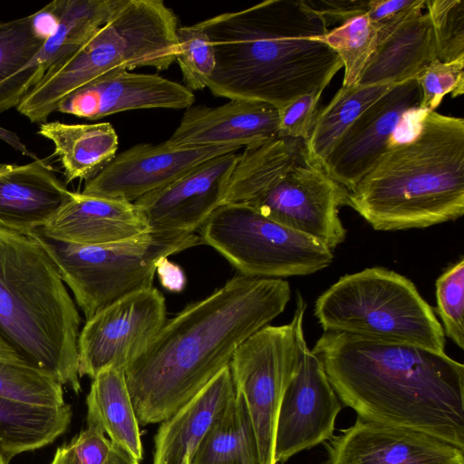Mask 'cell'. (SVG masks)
Instances as JSON below:
<instances>
[{
	"instance_id": "cell-1",
	"label": "cell",
	"mask_w": 464,
	"mask_h": 464,
	"mask_svg": "<svg viewBox=\"0 0 464 464\" xmlns=\"http://www.w3.org/2000/svg\"><path fill=\"white\" fill-rule=\"evenodd\" d=\"M281 278L237 275L166 323L125 370L140 425L160 423L229 366L236 349L285 308Z\"/></svg>"
},
{
	"instance_id": "cell-2",
	"label": "cell",
	"mask_w": 464,
	"mask_h": 464,
	"mask_svg": "<svg viewBox=\"0 0 464 464\" xmlns=\"http://www.w3.org/2000/svg\"><path fill=\"white\" fill-rule=\"evenodd\" d=\"M312 351L359 418L464 449V365L445 352L339 332H324Z\"/></svg>"
},
{
	"instance_id": "cell-3",
	"label": "cell",
	"mask_w": 464,
	"mask_h": 464,
	"mask_svg": "<svg viewBox=\"0 0 464 464\" xmlns=\"http://www.w3.org/2000/svg\"><path fill=\"white\" fill-rule=\"evenodd\" d=\"M199 24L215 50L207 87L218 97L280 109L323 92L343 67L338 54L317 40L329 28L303 0H266Z\"/></svg>"
},
{
	"instance_id": "cell-4",
	"label": "cell",
	"mask_w": 464,
	"mask_h": 464,
	"mask_svg": "<svg viewBox=\"0 0 464 464\" xmlns=\"http://www.w3.org/2000/svg\"><path fill=\"white\" fill-rule=\"evenodd\" d=\"M375 230L427 227L464 214V120L426 112L349 191Z\"/></svg>"
},
{
	"instance_id": "cell-5",
	"label": "cell",
	"mask_w": 464,
	"mask_h": 464,
	"mask_svg": "<svg viewBox=\"0 0 464 464\" xmlns=\"http://www.w3.org/2000/svg\"><path fill=\"white\" fill-rule=\"evenodd\" d=\"M79 309L45 250L31 236L0 230V332L75 393Z\"/></svg>"
},
{
	"instance_id": "cell-6",
	"label": "cell",
	"mask_w": 464,
	"mask_h": 464,
	"mask_svg": "<svg viewBox=\"0 0 464 464\" xmlns=\"http://www.w3.org/2000/svg\"><path fill=\"white\" fill-rule=\"evenodd\" d=\"M178 20L160 0H121L107 21L72 54L52 66L16 110L43 124L75 90L108 72L168 69L177 58Z\"/></svg>"
},
{
	"instance_id": "cell-7",
	"label": "cell",
	"mask_w": 464,
	"mask_h": 464,
	"mask_svg": "<svg viewBox=\"0 0 464 464\" xmlns=\"http://www.w3.org/2000/svg\"><path fill=\"white\" fill-rule=\"evenodd\" d=\"M314 315L324 332L444 353L445 334L432 307L410 279L383 267L342 276L316 299Z\"/></svg>"
},
{
	"instance_id": "cell-8",
	"label": "cell",
	"mask_w": 464,
	"mask_h": 464,
	"mask_svg": "<svg viewBox=\"0 0 464 464\" xmlns=\"http://www.w3.org/2000/svg\"><path fill=\"white\" fill-rule=\"evenodd\" d=\"M29 236L51 257L86 320L130 294L152 287L161 260L202 243L196 233L150 230L92 246L57 242L37 229Z\"/></svg>"
},
{
	"instance_id": "cell-9",
	"label": "cell",
	"mask_w": 464,
	"mask_h": 464,
	"mask_svg": "<svg viewBox=\"0 0 464 464\" xmlns=\"http://www.w3.org/2000/svg\"><path fill=\"white\" fill-rule=\"evenodd\" d=\"M199 229L202 243L248 277L305 276L327 267L334 260L333 250L323 243L246 204L219 206Z\"/></svg>"
},
{
	"instance_id": "cell-10",
	"label": "cell",
	"mask_w": 464,
	"mask_h": 464,
	"mask_svg": "<svg viewBox=\"0 0 464 464\" xmlns=\"http://www.w3.org/2000/svg\"><path fill=\"white\" fill-rule=\"evenodd\" d=\"M306 303L298 292L292 321L268 325L247 337L235 351L229 369L244 398L256 431L261 464H276L275 432L284 392L300 361Z\"/></svg>"
},
{
	"instance_id": "cell-11",
	"label": "cell",
	"mask_w": 464,
	"mask_h": 464,
	"mask_svg": "<svg viewBox=\"0 0 464 464\" xmlns=\"http://www.w3.org/2000/svg\"><path fill=\"white\" fill-rule=\"evenodd\" d=\"M246 205L334 250L346 237L338 209L349 190L309 162L304 153Z\"/></svg>"
},
{
	"instance_id": "cell-12",
	"label": "cell",
	"mask_w": 464,
	"mask_h": 464,
	"mask_svg": "<svg viewBox=\"0 0 464 464\" xmlns=\"http://www.w3.org/2000/svg\"><path fill=\"white\" fill-rule=\"evenodd\" d=\"M167 321L163 295L155 287L130 294L86 320L78 337V372L92 380L102 371L125 372Z\"/></svg>"
},
{
	"instance_id": "cell-13",
	"label": "cell",
	"mask_w": 464,
	"mask_h": 464,
	"mask_svg": "<svg viewBox=\"0 0 464 464\" xmlns=\"http://www.w3.org/2000/svg\"><path fill=\"white\" fill-rule=\"evenodd\" d=\"M421 91L416 78L393 85L346 130L324 164V170L349 191L397 142L406 123L420 119Z\"/></svg>"
},
{
	"instance_id": "cell-14",
	"label": "cell",
	"mask_w": 464,
	"mask_h": 464,
	"mask_svg": "<svg viewBox=\"0 0 464 464\" xmlns=\"http://www.w3.org/2000/svg\"><path fill=\"white\" fill-rule=\"evenodd\" d=\"M342 410L321 359L302 342L298 368L289 382L278 410L274 458L285 463L294 455L334 436Z\"/></svg>"
},
{
	"instance_id": "cell-15",
	"label": "cell",
	"mask_w": 464,
	"mask_h": 464,
	"mask_svg": "<svg viewBox=\"0 0 464 464\" xmlns=\"http://www.w3.org/2000/svg\"><path fill=\"white\" fill-rule=\"evenodd\" d=\"M239 149L234 145L180 147L168 140L137 144L116 155L102 171L86 180L82 193L134 202L201 163Z\"/></svg>"
},
{
	"instance_id": "cell-16",
	"label": "cell",
	"mask_w": 464,
	"mask_h": 464,
	"mask_svg": "<svg viewBox=\"0 0 464 464\" xmlns=\"http://www.w3.org/2000/svg\"><path fill=\"white\" fill-rule=\"evenodd\" d=\"M237 152L212 158L134 201L150 230L195 233L200 228L222 204L240 156Z\"/></svg>"
},
{
	"instance_id": "cell-17",
	"label": "cell",
	"mask_w": 464,
	"mask_h": 464,
	"mask_svg": "<svg viewBox=\"0 0 464 464\" xmlns=\"http://www.w3.org/2000/svg\"><path fill=\"white\" fill-rule=\"evenodd\" d=\"M327 441L329 464H464V449L450 441L359 417Z\"/></svg>"
},
{
	"instance_id": "cell-18",
	"label": "cell",
	"mask_w": 464,
	"mask_h": 464,
	"mask_svg": "<svg viewBox=\"0 0 464 464\" xmlns=\"http://www.w3.org/2000/svg\"><path fill=\"white\" fill-rule=\"evenodd\" d=\"M194 101L192 91L176 82L117 69L72 92L56 111L93 121L131 110L188 109Z\"/></svg>"
},
{
	"instance_id": "cell-19",
	"label": "cell",
	"mask_w": 464,
	"mask_h": 464,
	"mask_svg": "<svg viewBox=\"0 0 464 464\" xmlns=\"http://www.w3.org/2000/svg\"><path fill=\"white\" fill-rule=\"evenodd\" d=\"M121 0H55L46 6L54 25L34 57L0 86V112L16 108L55 63L75 53Z\"/></svg>"
},
{
	"instance_id": "cell-20",
	"label": "cell",
	"mask_w": 464,
	"mask_h": 464,
	"mask_svg": "<svg viewBox=\"0 0 464 464\" xmlns=\"http://www.w3.org/2000/svg\"><path fill=\"white\" fill-rule=\"evenodd\" d=\"M278 138V108L263 102L230 100L218 107L188 108L167 140L180 147L242 148Z\"/></svg>"
},
{
	"instance_id": "cell-21",
	"label": "cell",
	"mask_w": 464,
	"mask_h": 464,
	"mask_svg": "<svg viewBox=\"0 0 464 464\" xmlns=\"http://www.w3.org/2000/svg\"><path fill=\"white\" fill-rule=\"evenodd\" d=\"M37 230L57 242L92 246L137 237L149 232L150 227L133 202L72 192Z\"/></svg>"
},
{
	"instance_id": "cell-22",
	"label": "cell",
	"mask_w": 464,
	"mask_h": 464,
	"mask_svg": "<svg viewBox=\"0 0 464 464\" xmlns=\"http://www.w3.org/2000/svg\"><path fill=\"white\" fill-rule=\"evenodd\" d=\"M72 193L40 159L0 165V230L29 236L44 227Z\"/></svg>"
},
{
	"instance_id": "cell-23",
	"label": "cell",
	"mask_w": 464,
	"mask_h": 464,
	"mask_svg": "<svg viewBox=\"0 0 464 464\" xmlns=\"http://www.w3.org/2000/svg\"><path fill=\"white\" fill-rule=\"evenodd\" d=\"M229 366L168 419L155 434L152 464H190L207 432L233 394Z\"/></svg>"
},
{
	"instance_id": "cell-24",
	"label": "cell",
	"mask_w": 464,
	"mask_h": 464,
	"mask_svg": "<svg viewBox=\"0 0 464 464\" xmlns=\"http://www.w3.org/2000/svg\"><path fill=\"white\" fill-rule=\"evenodd\" d=\"M437 59L428 13L413 15L393 29L378 31L375 48L358 85L396 84L416 78Z\"/></svg>"
},
{
	"instance_id": "cell-25",
	"label": "cell",
	"mask_w": 464,
	"mask_h": 464,
	"mask_svg": "<svg viewBox=\"0 0 464 464\" xmlns=\"http://www.w3.org/2000/svg\"><path fill=\"white\" fill-rule=\"evenodd\" d=\"M38 134L51 140L64 169L66 183L88 180L116 156L118 135L109 122L69 124L50 121L40 125Z\"/></svg>"
},
{
	"instance_id": "cell-26",
	"label": "cell",
	"mask_w": 464,
	"mask_h": 464,
	"mask_svg": "<svg viewBox=\"0 0 464 464\" xmlns=\"http://www.w3.org/2000/svg\"><path fill=\"white\" fill-rule=\"evenodd\" d=\"M86 405L87 424L101 429L114 445L140 462L143 447L140 423L125 372L108 368L99 372L92 379Z\"/></svg>"
},
{
	"instance_id": "cell-27",
	"label": "cell",
	"mask_w": 464,
	"mask_h": 464,
	"mask_svg": "<svg viewBox=\"0 0 464 464\" xmlns=\"http://www.w3.org/2000/svg\"><path fill=\"white\" fill-rule=\"evenodd\" d=\"M72 408L28 404L0 397V453L9 459L55 440L68 429Z\"/></svg>"
},
{
	"instance_id": "cell-28",
	"label": "cell",
	"mask_w": 464,
	"mask_h": 464,
	"mask_svg": "<svg viewBox=\"0 0 464 464\" xmlns=\"http://www.w3.org/2000/svg\"><path fill=\"white\" fill-rule=\"evenodd\" d=\"M304 153V141L278 138L245 147L231 173L222 204H246Z\"/></svg>"
},
{
	"instance_id": "cell-29",
	"label": "cell",
	"mask_w": 464,
	"mask_h": 464,
	"mask_svg": "<svg viewBox=\"0 0 464 464\" xmlns=\"http://www.w3.org/2000/svg\"><path fill=\"white\" fill-rule=\"evenodd\" d=\"M190 464H261L249 411L236 389L197 449Z\"/></svg>"
},
{
	"instance_id": "cell-30",
	"label": "cell",
	"mask_w": 464,
	"mask_h": 464,
	"mask_svg": "<svg viewBox=\"0 0 464 464\" xmlns=\"http://www.w3.org/2000/svg\"><path fill=\"white\" fill-rule=\"evenodd\" d=\"M393 85L342 86L331 102L318 111L310 136L304 141L305 156L309 162L323 169L346 130Z\"/></svg>"
},
{
	"instance_id": "cell-31",
	"label": "cell",
	"mask_w": 464,
	"mask_h": 464,
	"mask_svg": "<svg viewBox=\"0 0 464 464\" xmlns=\"http://www.w3.org/2000/svg\"><path fill=\"white\" fill-rule=\"evenodd\" d=\"M0 397L28 404H65L63 385L38 367L0 332Z\"/></svg>"
},
{
	"instance_id": "cell-32",
	"label": "cell",
	"mask_w": 464,
	"mask_h": 464,
	"mask_svg": "<svg viewBox=\"0 0 464 464\" xmlns=\"http://www.w3.org/2000/svg\"><path fill=\"white\" fill-rule=\"evenodd\" d=\"M53 23L40 11L0 23V86L24 68L38 53Z\"/></svg>"
},
{
	"instance_id": "cell-33",
	"label": "cell",
	"mask_w": 464,
	"mask_h": 464,
	"mask_svg": "<svg viewBox=\"0 0 464 464\" xmlns=\"http://www.w3.org/2000/svg\"><path fill=\"white\" fill-rule=\"evenodd\" d=\"M377 26L366 14L353 17L318 38L333 49L344 68L343 86L356 85L377 43Z\"/></svg>"
},
{
	"instance_id": "cell-34",
	"label": "cell",
	"mask_w": 464,
	"mask_h": 464,
	"mask_svg": "<svg viewBox=\"0 0 464 464\" xmlns=\"http://www.w3.org/2000/svg\"><path fill=\"white\" fill-rule=\"evenodd\" d=\"M177 58L184 81L189 90H201L216 65L213 44L199 22L177 29Z\"/></svg>"
},
{
	"instance_id": "cell-35",
	"label": "cell",
	"mask_w": 464,
	"mask_h": 464,
	"mask_svg": "<svg viewBox=\"0 0 464 464\" xmlns=\"http://www.w3.org/2000/svg\"><path fill=\"white\" fill-rule=\"evenodd\" d=\"M436 45L441 62L464 58V1L425 0Z\"/></svg>"
},
{
	"instance_id": "cell-36",
	"label": "cell",
	"mask_w": 464,
	"mask_h": 464,
	"mask_svg": "<svg viewBox=\"0 0 464 464\" xmlns=\"http://www.w3.org/2000/svg\"><path fill=\"white\" fill-rule=\"evenodd\" d=\"M437 312L443 332L464 348V259L448 268L436 280Z\"/></svg>"
},
{
	"instance_id": "cell-37",
	"label": "cell",
	"mask_w": 464,
	"mask_h": 464,
	"mask_svg": "<svg viewBox=\"0 0 464 464\" xmlns=\"http://www.w3.org/2000/svg\"><path fill=\"white\" fill-rule=\"evenodd\" d=\"M421 91L420 110L434 111L444 96L453 98L464 93V58L452 62L435 59L416 77Z\"/></svg>"
},
{
	"instance_id": "cell-38",
	"label": "cell",
	"mask_w": 464,
	"mask_h": 464,
	"mask_svg": "<svg viewBox=\"0 0 464 464\" xmlns=\"http://www.w3.org/2000/svg\"><path fill=\"white\" fill-rule=\"evenodd\" d=\"M112 442L94 425H88L69 443L57 448L51 464H105Z\"/></svg>"
},
{
	"instance_id": "cell-39",
	"label": "cell",
	"mask_w": 464,
	"mask_h": 464,
	"mask_svg": "<svg viewBox=\"0 0 464 464\" xmlns=\"http://www.w3.org/2000/svg\"><path fill=\"white\" fill-rule=\"evenodd\" d=\"M322 91L302 94L278 109L279 138L306 141L316 119Z\"/></svg>"
},
{
	"instance_id": "cell-40",
	"label": "cell",
	"mask_w": 464,
	"mask_h": 464,
	"mask_svg": "<svg viewBox=\"0 0 464 464\" xmlns=\"http://www.w3.org/2000/svg\"><path fill=\"white\" fill-rule=\"evenodd\" d=\"M424 7L425 0H370L365 14L378 31L384 32L422 13Z\"/></svg>"
},
{
	"instance_id": "cell-41",
	"label": "cell",
	"mask_w": 464,
	"mask_h": 464,
	"mask_svg": "<svg viewBox=\"0 0 464 464\" xmlns=\"http://www.w3.org/2000/svg\"><path fill=\"white\" fill-rule=\"evenodd\" d=\"M304 5L318 14L326 26L363 15L367 13L370 0H303Z\"/></svg>"
},
{
	"instance_id": "cell-42",
	"label": "cell",
	"mask_w": 464,
	"mask_h": 464,
	"mask_svg": "<svg viewBox=\"0 0 464 464\" xmlns=\"http://www.w3.org/2000/svg\"><path fill=\"white\" fill-rule=\"evenodd\" d=\"M161 285L169 291L179 292L184 288L186 278L182 269L165 258L161 260L156 269Z\"/></svg>"
},
{
	"instance_id": "cell-43",
	"label": "cell",
	"mask_w": 464,
	"mask_h": 464,
	"mask_svg": "<svg viewBox=\"0 0 464 464\" xmlns=\"http://www.w3.org/2000/svg\"><path fill=\"white\" fill-rule=\"evenodd\" d=\"M0 140L6 142L14 150L21 152L23 155L33 158L34 160H38L36 156L30 152V150L26 148V146L21 141L19 137L13 131L5 129L0 126Z\"/></svg>"
},
{
	"instance_id": "cell-44",
	"label": "cell",
	"mask_w": 464,
	"mask_h": 464,
	"mask_svg": "<svg viewBox=\"0 0 464 464\" xmlns=\"http://www.w3.org/2000/svg\"><path fill=\"white\" fill-rule=\"evenodd\" d=\"M113 444V443H112ZM105 464H140V461L135 459L128 452L113 444L111 451Z\"/></svg>"
},
{
	"instance_id": "cell-45",
	"label": "cell",
	"mask_w": 464,
	"mask_h": 464,
	"mask_svg": "<svg viewBox=\"0 0 464 464\" xmlns=\"http://www.w3.org/2000/svg\"><path fill=\"white\" fill-rule=\"evenodd\" d=\"M11 459L0 453V464H9Z\"/></svg>"
}]
</instances>
